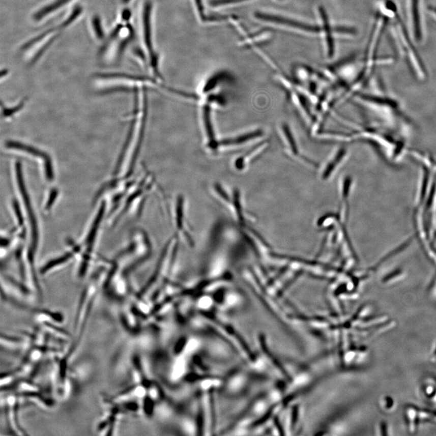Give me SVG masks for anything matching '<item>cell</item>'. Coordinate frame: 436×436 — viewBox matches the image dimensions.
<instances>
[{
  "mask_svg": "<svg viewBox=\"0 0 436 436\" xmlns=\"http://www.w3.org/2000/svg\"><path fill=\"white\" fill-rule=\"evenodd\" d=\"M153 12L154 5L152 2L151 0H145L142 3L140 14L142 49L147 57L148 65L155 78L164 81L163 76L160 71V56L155 46Z\"/></svg>",
  "mask_w": 436,
  "mask_h": 436,
  "instance_id": "obj_1",
  "label": "cell"
},
{
  "mask_svg": "<svg viewBox=\"0 0 436 436\" xmlns=\"http://www.w3.org/2000/svg\"><path fill=\"white\" fill-rule=\"evenodd\" d=\"M256 18L259 20L272 23L273 25L288 28L289 31H302L303 33L313 34L318 33L317 28L305 25L306 24L301 23L300 21L294 20V19L282 17V16L274 15V14H263V13H256Z\"/></svg>",
  "mask_w": 436,
  "mask_h": 436,
  "instance_id": "obj_2",
  "label": "cell"
},
{
  "mask_svg": "<svg viewBox=\"0 0 436 436\" xmlns=\"http://www.w3.org/2000/svg\"><path fill=\"white\" fill-rule=\"evenodd\" d=\"M6 146L9 149L15 150V151L28 155L31 157L42 160L44 162V174H45L46 180L49 182H52L53 180L54 173L52 160L46 153L41 151V150L33 147V146L17 141H8L6 142Z\"/></svg>",
  "mask_w": 436,
  "mask_h": 436,
  "instance_id": "obj_3",
  "label": "cell"
},
{
  "mask_svg": "<svg viewBox=\"0 0 436 436\" xmlns=\"http://www.w3.org/2000/svg\"><path fill=\"white\" fill-rule=\"evenodd\" d=\"M143 112L142 117L141 118V125H140L139 131L138 133V138L137 142H136L134 151L133 152L131 160L129 165L128 170H127L126 174V178H128L133 173L134 171L135 164L137 161L140 151H141V146L143 141H144L145 131L146 129V125H147L148 114V100L147 95V89L144 86H143Z\"/></svg>",
  "mask_w": 436,
  "mask_h": 436,
  "instance_id": "obj_4",
  "label": "cell"
},
{
  "mask_svg": "<svg viewBox=\"0 0 436 436\" xmlns=\"http://www.w3.org/2000/svg\"><path fill=\"white\" fill-rule=\"evenodd\" d=\"M173 219L174 222H175L174 223L175 227L179 232L178 234H181V237H184V240L185 239L186 240L185 237H186V242H187L188 245L189 246L192 245V243H190L191 239L189 232L187 231V222L186 215L185 200L182 195L178 196L176 206H175L173 211Z\"/></svg>",
  "mask_w": 436,
  "mask_h": 436,
  "instance_id": "obj_5",
  "label": "cell"
},
{
  "mask_svg": "<svg viewBox=\"0 0 436 436\" xmlns=\"http://www.w3.org/2000/svg\"><path fill=\"white\" fill-rule=\"evenodd\" d=\"M211 104L207 103L203 106L202 117L207 137L208 139V147L212 151H216L219 148V141L216 138L215 130L213 126Z\"/></svg>",
  "mask_w": 436,
  "mask_h": 436,
  "instance_id": "obj_6",
  "label": "cell"
},
{
  "mask_svg": "<svg viewBox=\"0 0 436 436\" xmlns=\"http://www.w3.org/2000/svg\"><path fill=\"white\" fill-rule=\"evenodd\" d=\"M74 1V0H53L35 12L33 20L37 22L43 21L44 19L61 10Z\"/></svg>",
  "mask_w": 436,
  "mask_h": 436,
  "instance_id": "obj_7",
  "label": "cell"
},
{
  "mask_svg": "<svg viewBox=\"0 0 436 436\" xmlns=\"http://www.w3.org/2000/svg\"><path fill=\"white\" fill-rule=\"evenodd\" d=\"M280 132L282 135V139L284 140V144L286 146V149L290 154L292 157L298 158L300 157V152L298 148L297 140L295 139V136L293 133L290 127L287 124H282L280 127Z\"/></svg>",
  "mask_w": 436,
  "mask_h": 436,
  "instance_id": "obj_8",
  "label": "cell"
},
{
  "mask_svg": "<svg viewBox=\"0 0 436 436\" xmlns=\"http://www.w3.org/2000/svg\"><path fill=\"white\" fill-rule=\"evenodd\" d=\"M263 135V130H254V131L253 132L244 133V134L237 136V137L229 138L222 139L221 140V141H219L218 142L219 147H221V146H224V147H226V146H231L244 144V143L249 142L251 141V140L259 138L260 136H261V135Z\"/></svg>",
  "mask_w": 436,
  "mask_h": 436,
  "instance_id": "obj_9",
  "label": "cell"
},
{
  "mask_svg": "<svg viewBox=\"0 0 436 436\" xmlns=\"http://www.w3.org/2000/svg\"><path fill=\"white\" fill-rule=\"evenodd\" d=\"M346 156H347V151L345 148H340L337 150L335 154L327 162L326 166H324V177L329 176L337 170V168L345 161Z\"/></svg>",
  "mask_w": 436,
  "mask_h": 436,
  "instance_id": "obj_10",
  "label": "cell"
},
{
  "mask_svg": "<svg viewBox=\"0 0 436 436\" xmlns=\"http://www.w3.org/2000/svg\"><path fill=\"white\" fill-rule=\"evenodd\" d=\"M231 79L232 76L227 71H221L216 72L215 74L210 76L206 81L202 89L203 94H209L214 90L222 82L231 80Z\"/></svg>",
  "mask_w": 436,
  "mask_h": 436,
  "instance_id": "obj_11",
  "label": "cell"
},
{
  "mask_svg": "<svg viewBox=\"0 0 436 436\" xmlns=\"http://www.w3.org/2000/svg\"><path fill=\"white\" fill-rule=\"evenodd\" d=\"M412 18L414 34L417 39L422 37L421 12H420V0H411Z\"/></svg>",
  "mask_w": 436,
  "mask_h": 436,
  "instance_id": "obj_12",
  "label": "cell"
},
{
  "mask_svg": "<svg viewBox=\"0 0 436 436\" xmlns=\"http://www.w3.org/2000/svg\"><path fill=\"white\" fill-rule=\"evenodd\" d=\"M185 361H184L183 358H180L175 364L172 373V377L174 380H177V379H179L182 376L184 372H185Z\"/></svg>",
  "mask_w": 436,
  "mask_h": 436,
  "instance_id": "obj_13",
  "label": "cell"
},
{
  "mask_svg": "<svg viewBox=\"0 0 436 436\" xmlns=\"http://www.w3.org/2000/svg\"><path fill=\"white\" fill-rule=\"evenodd\" d=\"M91 24L95 36L98 40L103 39L104 34L100 19L98 17H94L92 19Z\"/></svg>",
  "mask_w": 436,
  "mask_h": 436,
  "instance_id": "obj_14",
  "label": "cell"
},
{
  "mask_svg": "<svg viewBox=\"0 0 436 436\" xmlns=\"http://www.w3.org/2000/svg\"><path fill=\"white\" fill-rule=\"evenodd\" d=\"M25 100H23L21 101L20 103H19L17 106L12 108H8L5 107H3V117L5 118H9L14 115V114L18 112L19 110H20L23 107L24 105L25 104Z\"/></svg>",
  "mask_w": 436,
  "mask_h": 436,
  "instance_id": "obj_15",
  "label": "cell"
},
{
  "mask_svg": "<svg viewBox=\"0 0 436 436\" xmlns=\"http://www.w3.org/2000/svg\"><path fill=\"white\" fill-rule=\"evenodd\" d=\"M207 101H208V103L210 104L216 103L219 105H221V106H224L226 103H227V102H226L225 98L223 95L219 94L209 95L208 98H207Z\"/></svg>",
  "mask_w": 436,
  "mask_h": 436,
  "instance_id": "obj_16",
  "label": "cell"
},
{
  "mask_svg": "<svg viewBox=\"0 0 436 436\" xmlns=\"http://www.w3.org/2000/svg\"><path fill=\"white\" fill-rule=\"evenodd\" d=\"M424 394L426 398L431 399L433 402H436V388L432 385H426L424 386Z\"/></svg>",
  "mask_w": 436,
  "mask_h": 436,
  "instance_id": "obj_17",
  "label": "cell"
},
{
  "mask_svg": "<svg viewBox=\"0 0 436 436\" xmlns=\"http://www.w3.org/2000/svg\"><path fill=\"white\" fill-rule=\"evenodd\" d=\"M212 304V300L209 298H203L199 302L200 307L202 308H209Z\"/></svg>",
  "mask_w": 436,
  "mask_h": 436,
  "instance_id": "obj_18",
  "label": "cell"
},
{
  "mask_svg": "<svg viewBox=\"0 0 436 436\" xmlns=\"http://www.w3.org/2000/svg\"><path fill=\"white\" fill-rule=\"evenodd\" d=\"M197 346H198V343L195 340H190L189 343H188L186 346V352L188 353L192 352L195 350Z\"/></svg>",
  "mask_w": 436,
  "mask_h": 436,
  "instance_id": "obj_19",
  "label": "cell"
},
{
  "mask_svg": "<svg viewBox=\"0 0 436 436\" xmlns=\"http://www.w3.org/2000/svg\"><path fill=\"white\" fill-rule=\"evenodd\" d=\"M380 428H381V431L382 432V434H383V435H387L388 434V433L387 432V425L386 424V423H385V422L382 423L381 425H380Z\"/></svg>",
  "mask_w": 436,
  "mask_h": 436,
  "instance_id": "obj_20",
  "label": "cell"
},
{
  "mask_svg": "<svg viewBox=\"0 0 436 436\" xmlns=\"http://www.w3.org/2000/svg\"><path fill=\"white\" fill-rule=\"evenodd\" d=\"M136 393L139 396H142L145 393V390L144 388L142 387H139L138 389L136 390Z\"/></svg>",
  "mask_w": 436,
  "mask_h": 436,
  "instance_id": "obj_21",
  "label": "cell"
},
{
  "mask_svg": "<svg viewBox=\"0 0 436 436\" xmlns=\"http://www.w3.org/2000/svg\"><path fill=\"white\" fill-rule=\"evenodd\" d=\"M211 382H206V383L203 384V387L205 388H208L210 386H211Z\"/></svg>",
  "mask_w": 436,
  "mask_h": 436,
  "instance_id": "obj_22",
  "label": "cell"
},
{
  "mask_svg": "<svg viewBox=\"0 0 436 436\" xmlns=\"http://www.w3.org/2000/svg\"><path fill=\"white\" fill-rule=\"evenodd\" d=\"M132 0H121V2H122L124 5L129 4L130 2H131Z\"/></svg>",
  "mask_w": 436,
  "mask_h": 436,
  "instance_id": "obj_23",
  "label": "cell"
},
{
  "mask_svg": "<svg viewBox=\"0 0 436 436\" xmlns=\"http://www.w3.org/2000/svg\"><path fill=\"white\" fill-rule=\"evenodd\" d=\"M433 358H434L435 359H436V346H435V350H434V352H433Z\"/></svg>",
  "mask_w": 436,
  "mask_h": 436,
  "instance_id": "obj_24",
  "label": "cell"
}]
</instances>
